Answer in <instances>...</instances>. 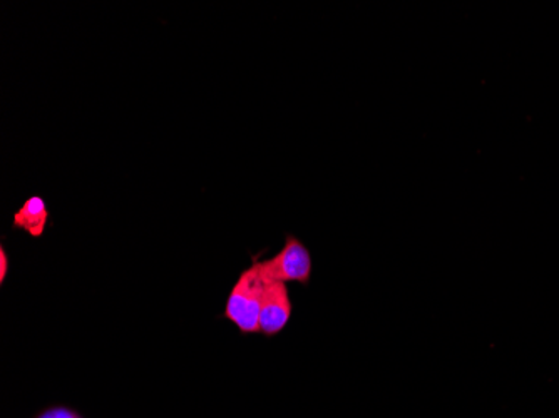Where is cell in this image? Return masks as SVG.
<instances>
[{
    "instance_id": "7a4b0ae2",
    "label": "cell",
    "mask_w": 559,
    "mask_h": 418,
    "mask_svg": "<svg viewBox=\"0 0 559 418\" xmlns=\"http://www.w3.org/2000/svg\"><path fill=\"white\" fill-rule=\"evenodd\" d=\"M260 265L265 278L282 282L285 285L288 283L309 285L312 278V256L309 248L294 235H287L282 251L270 260L260 261Z\"/></svg>"
},
{
    "instance_id": "8992f818",
    "label": "cell",
    "mask_w": 559,
    "mask_h": 418,
    "mask_svg": "<svg viewBox=\"0 0 559 418\" xmlns=\"http://www.w3.org/2000/svg\"><path fill=\"white\" fill-rule=\"evenodd\" d=\"M40 418H80L75 417L74 414H71V411L68 410H52L47 411V414H44Z\"/></svg>"
},
{
    "instance_id": "6da1fadb",
    "label": "cell",
    "mask_w": 559,
    "mask_h": 418,
    "mask_svg": "<svg viewBox=\"0 0 559 418\" xmlns=\"http://www.w3.org/2000/svg\"><path fill=\"white\" fill-rule=\"evenodd\" d=\"M263 290H265V276H263L260 261H255L235 283L225 308V319L235 323V326H238L245 335L260 332Z\"/></svg>"
},
{
    "instance_id": "277c9868",
    "label": "cell",
    "mask_w": 559,
    "mask_h": 418,
    "mask_svg": "<svg viewBox=\"0 0 559 418\" xmlns=\"http://www.w3.org/2000/svg\"><path fill=\"white\" fill-rule=\"evenodd\" d=\"M49 207L44 198L31 196L19 207V212H15L12 225L15 229H22L33 238H40L49 225Z\"/></svg>"
},
{
    "instance_id": "3957f363",
    "label": "cell",
    "mask_w": 559,
    "mask_h": 418,
    "mask_svg": "<svg viewBox=\"0 0 559 418\" xmlns=\"http://www.w3.org/2000/svg\"><path fill=\"white\" fill-rule=\"evenodd\" d=\"M292 311H294V304H292L288 286L285 283L265 278L262 311H260V333L265 336H275L284 332L285 326L290 322Z\"/></svg>"
},
{
    "instance_id": "5b68a950",
    "label": "cell",
    "mask_w": 559,
    "mask_h": 418,
    "mask_svg": "<svg viewBox=\"0 0 559 418\" xmlns=\"http://www.w3.org/2000/svg\"><path fill=\"white\" fill-rule=\"evenodd\" d=\"M9 273V258H8V251H5V248H0V283L4 285L5 276H8Z\"/></svg>"
}]
</instances>
